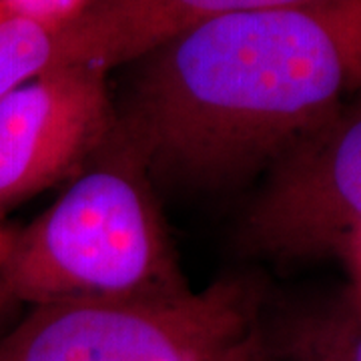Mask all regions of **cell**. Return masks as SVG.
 Instances as JSON below:
<instances>
[{"label": "cell", "mask_w": 361, "mask_h": 361, "mask_svg": "<svg viewBox=\"0 0 361 361\" xmlns=\"http://www.w3.org/2000/svg\"><path fill=\"white\" fill-rule=\"evenodd\" d=\"M129 65L116 139L153 183L225 187L360 94L361 0L221 14Z\"/></svg>", "instance_id": "1"}, {"label": "cell", "mask_w": 361, "mask_h": 361, "mask_svg": "<svg viewBox=\"0 0 361 361\" xmlns=\"http://www.w3.org/2000/svg\"><path fill=\"white\" fill-rule=\"evenodd\" d=\"M153 180L113 133L39 217L0 235V319L14 307L189 291Z\"/></svg>", "instance_id": "2"}, {"label": "cell", "mask_w": 361, "mask_h": 361, "mask_svg": "<svg viewBox=\"0 0 361 361\" xmlns=\"http://www.w3.org/2000/svg\"><path fill=\"white\" fill-rule=\"evenodd\" d=\"M0 361H277L257 279L225 275L179 295L30 307Z\"/></svg>", "instance_id": "3"}, {"label": "cell", "mask_w": 361, "mask_h": 361, "mask_svg": "<svg viewBox=\"0 0 361 361\" xmlns=\"http://www.w3.org/2000/svg\"><path fill=\"white\" fill-rule=\"evenodd\" d=\"M360 233L361 92L267 167L239 243L285 265L341 255Z\"/></svg>", "instance_id": "4"}, {"label": "cell", "mask_w": 361, "mask_h": 361, "mask_svg": "<svg viewBox=\"0 0 361 361\" xmlns=\"http://www.w3.org/2000/svg\"><path fill=\"white\" fill-rule=\"evenodd\" d=\"M109 73L51 65L0 101V219L52 185L75 179L111 141Z\"/></svg>", "instance_id": "5"}, {"label": "cell", "mask_w": 361, "mask_h": 361, "mask_svg": "<svg viewBox=\"0 0 361 361\" xmlns=\"http://www.w3.org/2000/svg\"><path fill=\"white\" fill-rule=\"evenodd\" d=\"M311 2L322 0H90L59 26L52 65H89L109 73L207 18Z\"/></svg>", "instance_id": "6"}, {"label": "cell", "mask_w": 361, "mask_h": 361, "mask_svg": "<svg viewBox=\"0 0 361 361\" xmlns=\"http://www.w3.org/2000/svg\"><path fill=\"white\" fill-rule=\"evenodd\" d=\"M269 336L277 361H361V293L269 310Z\"/></svg>", "instance_id": "7"}, {"label": "cell", "mask_w": 361, "mask_h": 361, "mask_svg": "<svg viewBox=\"0 0 361 361\" xmlns=\"http://www.w3.org/2000/svg\"><path fill=\"white\" fill-rule=\"evenodd\" d=\"M59 25L14 14L0 23V101L54 63Z\"/></svg>", "instance_id": "8"}, {"label": "cell", "mask_w": 361, "mask_h": 361, "mask_svg": "<svg viewBox=\"0 0 361 361\" xmlns=\"http://www.w3.org/2000/svg\"><path fill=\"white\" fill-rule=\"evenodd\" d=\"M2 2L13 14L61 26L68 18H73L90 0H2Z\"/></svg>", "instance_id": "9"}, {"label": "cell", "mask_w": 361, "mask_h": 361, "mask_svg": "<svg viewBox=\"0 0 361 361\" xmlns=\"http://www.w3.org/2000/svg\"><path fill=\"white\" fill-rule=\"evenodd\" d=\"M341 255L348 259L349 267H351L353 277H355V285H353V287L361 293V233L357 237L351 239V243L343 249Z\"/></svg>", "instance_id": "10"}, {"label": "cell", "mask_w": 361, "mask_h": 361, "mask_svg": "<svg viewBox=\"0 0 361 361\" xmlns=\"http://www.w3.org/2000/svg\"><path fill=\"white\" fill-rule=\"evenodd\" d=\"M11 16H14V14L11 13V11L6 8V4L0 0V23H4V20H6V18H11Z\"/></svg>", "instance_id": "11"}]
</instances>
